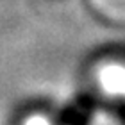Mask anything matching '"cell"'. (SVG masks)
I'll return each mask as SVG.
<instances>
[{
	"label": "cell",
	"mask_w": 125,
	"mask_h": 125,
	"mask_svg": "<svg viewBox=\"0 0 125 125\" xmlns=\"http://www.w3.org/2000/svg\"><path fill=\"white\" fill-rule=\"evenodd\" d=\"M25 125H50L47 120H43V118H32V120H29Z\"/></svg>",
	"instance_id": "cell-1"
}]
</instances>
